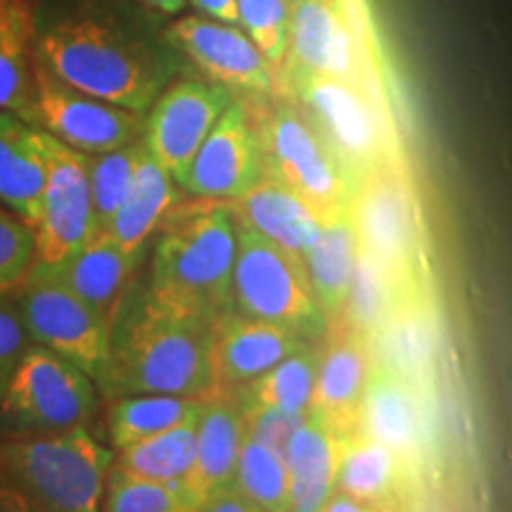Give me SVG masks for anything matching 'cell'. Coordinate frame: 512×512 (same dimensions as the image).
<instances>
[{
	"label": "cell",
	"instance_id": "cell-1",
	"mask_svg": "<svg viewBox=\"0 0 512 512\" xmlns=\"http://www.w3.org/2000/svg\"><path fill=\"white\" fill-rule=\"evenodd\" d=\"M214 313L164 297L150 280L133 278L110 316V339L100 373L102 399L126 394L207 396Z\"/></svg>",
	"mask_w": 512,
	"mask_h": 512
},
{
	"label": "cell",
	"instance_id": "cell-2",
	"mask_svg": "<svg viewBox=\"0 0 512 512\" xmlns=\"http://www.w3.org/2000/svg\"><path fill=\"white\" fill-rule=\"evenodd\" d=\"M34 53L50 72L81 91L147 114L181 72V50L169 31L145 19L83 8L34 29Z\"/></svg>",
	"mask_w": 512,
	"mask_h": 512
},
{
	"label": "cell",
	"instance_id": "cell-3",
	"mask_svg": "<svg viewBox=\"0 0 512 512\" xmlns=\"http://www.w3.org/2000/svg\"><path fill=\"white\" fill-rule=\"evenodd\" d=\"M152 238L147 280L159 294L214 316L230 309L238 252L233 202L178 200Z\"/></svg>",
	"mask_w": 512,
	"mask_h": 512
},
{
	"label": "cell",
	"instance_id": "cell-4",
	"mask_svg": "<svg viewBox=\"0 0 512 512\" xmlns=\"http://www.w3.org/2000/svg\"><path fill=\"white\" fill-rule=\"evenodd\" d=\"M112 463V451L95 441L86 427L0 437V510H100Z\"/></svg>",
	"mask_w": 512,
	"mask_h": 512
},
{
	"label": "cell",
	"instance_id": "cell-5",
	"mask_svg": "<svg viewBox=\"0 0 512 512\" xmlns=\"http://www.w3.org/2000/svg\"><path fill=\"white\" fill-rule=\"evenodd\" d=\"M242 102L259 140L264 176L287 185L325 214L349 211L358 178L311 114L283 91Z\"/></svg>",
	"mask_w": 512,
	"mask_h": 512
},
{
	"label": "cell",
	"instance_id": "cell-6",
	"mask_svg": "<svg viewBox=\"0 0 512 512\" xmlns=\"http://www.w3.org/2000/svg\"><path fill=\"white\" fill-rule=\"evenodd\" d=\"M235 233H238V252H235L230 309L271 320L309 342H320L330 323L318 306L304 256L261 235L238 214H235Z\"/></svg>",
	"mask_w": 512,
	"mask_h": 512
},
{
	"label": "cell",
	"instance_id": "cell-7",
	"mask_svg": "<svg viewBox=\"0 0 512 512\" xmlns=\"http://www.w3.org/2000/svg\"><path fill=\"white\" fill-rule=\"evenodd\" d=\"M302 72L366 86L387 98L363 0H290V41L278 76Z\"/></svg>",
	"mask_w": 512,
	"mask_h": 512
},
{
	"label": "cell",
	"instance_id": "cell-8",
	"mask_svg": "<svg viewBox=\"0 0 512 512\" xmlns=\"http://www.w3.org/2000/svg\"><path fill=\"white\" fill-rule=\"evenodd\" d=\"M278 91L292 95L311 114L356 178L401 166L384 95L351 81L302 72L280 74Z\"/></svg>",
	"mask_w": 512,
	"mask_h": 512
},
{
	"label": "cell",
	"instance_id": "cell-9",
	"mask_svg": "<svg viewBox=\"0 0 512 512\" xmlns=\"http://www.w3.org/2000/svg\"><path fill=\"white\" fill-rule=\"evenodd\" d=\"M98 406L100 389L86 370L31 342L0 399V437L86 427Z\"/></svg>",
	"mask_w": 512,
	"mask_h": 512
},
{
	"label": "cell",
	"instance_id": "cell-10",
	"mask_svg": "<svg viewBox=\"0 0 512 512\" xmlns=\"http://www.w3.org/2000/svg\"><path fill=\"white\" fill-rule=\"evenodd\" d=\"M351 216L363 252L387 268L401 292H422L418 211L401 166L358 178Z\"/></svg>",
	"mask_w": 512,
	"mask_h": 512
},
{
	"label": "cell",
	"instance_id": "cell-11",
	"mask_svg": "<svg viewBox=\"0 0 512 512\" xmlns=\"http://www.w3.org/2000/svg\"><path fill=\"white\" fill-rule=\"evenodd\" d=\"M12 292L31 342L67 358L95 380L107 356L110 320L34 266Z\"/></svg>",
	"mask_w": 512,
	"mask_h": 512
},
{
	"label": "cell",
	"instance_id": "cell-12",
	"mask_svg": "<svg viewBox=\"0 0 512 512\" xmlns=\"http://www.w3.org/2000/svg\"><path fill=\"white\" fill-rule=\"evenodd\" d=\"M36 83V126L46 128L60 143L86 155H100L143 140L145 114L95 98L62 81L38 57Z\"/></svg>",
	"mask_w": 512,
	"mask_h": 512
},
{
	"label": "cell",
	"instance_id": "cell-13",
	"mask_svg": "<svg viewBox=\"0 0 512 512\" xmlns=\"http://www.w3.org/2000/svg\"><path fill=\"white\" fill-rule=\"evenodd\" d=\"M169 38L209 81L235 98H264L278 91V69L240 24L197 12L171 24Z\"/></svg>",
	"mask_w": 512,
	"mask_h": 512
},
{
	"label": "cell",
	"instance_id": "cell-14",
	"mask_svg": "<svg viewBox=\"0 0 512 512\" xmlns=\"http://www.w3.org/2000/svg\"><path fill=\"white\" fill-rule=\"evenodd\" d=\"M235 95L214 81L174 79L145 114L143 143L178 185Z\"/></svg>",
	"mask_w": 512,
	"mask_h": 512
},
{
	"label": "cell",
	"instance_id": "cell-15",
	"mask_svg": "<svg viewBox=\"0 0 512 512\" xmlns=\"http://www.w3.org/2000/svg\"><path fill=\"white\" fill-rule=\"evenodd\" d=\"M36 261L57 264L93 240V197L88 155L48 133V178L43 214L34 228Z\"/></svg>",
	"mask_w": 512,
	"mask_h": 512
},
{
	"label": "cell",
	"instance_id": "cell-16",
	"mask_svg": "<svg viewBox=\"0 0 512 512\" xmlns=\"http://www.w3.org/2000/svg\"><path fill=\"white\" fill-rule=\"evenodd\" d=\"M264 181V159L245 102L235 98L221 114L178 185L190 197L238 202Z\"/></svg>",
	"mask_w": 512,
	"mask_h": 512
},
{
	"label": "cell",
	"instance_id": "cell-17",
	"mask_svg": "<svg viewBox=\"0 0 512 512\" xmlns=\"http://www.w3.org/2000/svg\"><path fill=\"white\" fill-rule=\"evenodd\" d=\"M373 373L370 342L344 318L332 320L320 339V361L309 413L344 437L363 432L368 382Z\"/></svg>",
	"mask_w": 512,
	"mask_h": 512
},
{
	"label": "cell",
	"instance_id": "cell-18",
	"mask_svg": "<svg viewBox=\"0 0 512 512\" xmlns=\"http://www.w3.org/2000/svg\"><path fill=\"white\" fill-rule=\"evenodd\" d=\"M427 399L430 394H422L373 358L363 432L382 441L418 482L434 453Z\"/></svg>",
	"mask_w": 512,
	"mask_h": 512
},
{
	"label": "cell",
	"instance_id": "cell-19",
	"mask_svg": "<svg viewBox=\"0 0 512 512\" xmlns=\"http://www.w3.org/2000/svg\"><path fill=\"white\" fill-rule=\"evenodd\" d=\"M306 344H311L309 339L283 325L223 309L216 313L211 328V370L216 389L233 392Z\"/></svg>",
	"mask_w": 512,
	"mask_h": 512
},
{
	"label": "cell",
	"instance_id": "cell-20",
	"mask_svg": "<svg viewBox=\"0 0 512 512\" xmlns=\"http://www.w3.org/2000/svg\"><path fill=\"white\" fill-rule=\"evenodd\" d=\"M48 178V131L0 110V207L36 228Z\"/></svg>",
	"mask_w": 512,
	"mask_h": 512
},
{
	"label": "cell",
	"instance_id": "cell-21",
	"mask_svg": "<svg viewBox=\"0 0 512 512\" xmlns=\"http://www.w3.org/2000/svg\"><path fill=\"white\" fill-rule=\"evenodd\" d=\"M373 510H408L418 503L420 482L382 441L358 432L347 439L337 486Z\"/></svg>",
	"mask_w": 512,
	"mask_h": 512
},
{
	"label": "cell",
	"instance_id": "cell-22",
	"mask_svg": "<svg viewBox=\"0 0 512 512\" xmlns=\"http://www.w3.org/2000/svg\"><path fill=\"white\" fill-rule=\"evenodd\" d=\"M140 264L143 259L128 254L105 233L93 238L79 252L64 256L57 264H34V268L62 283L95 313L110 320L121 294L138 275Z\"/></svg>",
	"mask_w": 512,
	"mask_h": 512
},
{
	"label": "cell",
	"instance_id": "cell-23",
	"mask_svg": "<svg viewBox=\"0 0 512 512\" xmlns=\"http://www.w3.org/2000/svg\"><path fill=\"white\" fill-rule=\"evenodd\" d=\"M370 349L382 368L413 384L422 394H432L437 347L422 294L399 299L382 328L370 339Z\"/></svg>",
	"mask_w": 512,
	"mask_h": 512
},
{
	"label": "cell",
	"instance_id": "cell-24",
	"mask_svg": "<svg viewBox=\"0 0 512 512\" xmlns=\"http://www.w3.org/2000/svg\"><path fill=\"white\" fill-rule=\"evenodd\" d=\"M242 439H245V418L235 396L221 389L207 394L197 422L195 465L183 479L200 505L216 489L235 482Z\"/></svg>",
	"mask_w": 512,
	"mask_h": 512
},
{
	"label": "cell",
	"instance_id": "cell-25",
	"mask_svg": "<svg viewBox=\"0 0 512 512\" xmlns=\"http://www.w3.org/2000/svg\"><path fill=\"white\" fill-rule=\"evenodd\" d=\"M233 209L261 235L302 256L309 254V249L316 245L325 223L337 219L313 207L309 200H304L287 185L266 176L242 200L233 202Z\"/></svg>",
	"mask_w": 512,
	"mask_h": 512
},
{
	"label": "cell",
	"instance_id": "cell-26",
	"mask_svg": "<svg viewBox=\"0 0 512 512\" xmlns=\"http://www.w3.org/2000/svg\"><path fill=\"white\" fill-rule=\"evenodd\" d=\"M344 434L332 430L323 420L309 418L287 446L285 460L290 470V501L294 512L323 510L328 496L337 486V472L342 463Z\"/></svg>",
	"mask_w": 512,
	"mask_h": 512
},
{
	"label": "cell",
	"instance_id": "cell-27",
	"mask_svg": "<svg viewBox=\"0 0 512 512\" xmlns=\"http://www.w3.org/2000/svg\"><path fill=\"white\" fill-rule=\"evenodd\" d=\"M176 202L178 190L174 176L147 152L143 143L136 178H133L128 197L121 204L117 216H114L107 235L119 247H124L128 254L143 259L147 252V242H150L157 226Z\"/></svg>",
	"mask_w": 512,
	"mask_h": 512
},
{
	"label": "cell",
	"instance_id": "cell-28",
	"mask_svg": "<svg viewBox=\"0 0 512 512\" xmlns=\"http://www.w3.org/2000/svg\"><path fill=\"white\" fill-rule=\"evenodd\" d=\"M358 256H361V240H358L351 209L325 223L316 245L304 256L318 306L328 323L342 316L347 306Z\"/></svg>",
	"mask_w": 512,
	"mask_h": 512
},
{
	"label": "cell",
	"instance_id": "cell-29",
	"mask_svg": "<svg viewBox=\"0 0 512 512\" xmlns=\"http://www.w3.org/2000/svg\"><path fill=\"white\" fill-rule=\"evenodd\" d=\"M320 361V342H311L294 351L280 363H275L264 375L233 389L240 411H259V408H287V411H306L316 387Z\"/></svg>",
	"mask_w": 512,
	"mask_h": 512
},
{
	"label": "cell",
	"instance_id": "cell-30",
	"mask_svg": "<svg viewBox=\"0 0 512 512\" xmlns=\"http://www.w3.org/2000/svg\"><path fill=\"white\" fill-rule=\"evenodd\" d=\"M207 396L126 394L110 399V439L117 448L138 444L202 413Z\"/></svg>",
	"mask_w": 512,
	"mask_h": 512
},
{
	"label": "cell",
	"instance_id": "cell-31",
	"mask_svg": "<svg viewBox=\"0 0 512 512\" xmlns=\"http://www.w3.org/2000/svg\"><path fill=\"white\" fill-rule=\"evenodd\" d=\"M100 510L107 512H195L200 501L178 479H155L114 463L107 472Z\"/></svg>",
	"mask_w": 512,
	"mask_h": 512
},
{
	"label": "cell",
	"instance_id": "cell-32",
	"mask_svg": "<svg viewBox=\"0 0 512 512\" xmlns=\"http://www.w3.org/2000/svg\"><path fill=\"white\" fill-rule=\"evenodd\" d=\"M197 422H200V415L171 427V430L159 432L155 437L138 441V444L119 448L114 463L145 477L183 482L195 465Z\"/></svg>",
	"mask_w": 512,
	"mask_h": 512
},
{
	"label": "cell",
	"instance_id": "cell-33",
	"mask_svg": "<svg viewBox=\"0 0 512 512\" xmlns=\"http://www.w3.org/2000/svg\"><path fill=\"white\" fill-rule=\"evenodd\" d=\"M403 297H411V294L401 292V287L396 285V280L387 273V268L361 249L347 306H344L342 316L339 318H344L349 325H354V328L370 342L375 332L382 328L384 320L389 318V313L394 311V306L399 304V299Z\"/></svg>",
	"mask_w": 512,
	"mask_h": 512
},
{
	"label": "cell",
	"instance_id": "cell-34",
	"mask_svg": "<svg viewBox=\"0 0 512 512\" xmlns=\"http://www.w3.org/2000/svg\"><path fill=\"white\" fill-rule=\"evenodd\" d=\"M235 484L256 512H290V470L285 456L252 437L242 439Z\"/></svg>",
	"mask_w": 512,
	"mask_h": 512
},
{
	"label": "cell",
	"instance_id": "cell-35",
	"mask_svg": "<svg viewBox=\"0 0 512 512\" xmlns=\"http://www.w3.org/2000/svg\"><path fill=\"white\" fill-rule=\"evenodd\" d=\"M143 152V140L119 150L88 155V178H91L93 197V238L110 230L114 216L128 197L133 178H136L138 159Z\"/></svg>",
	"mask_w": 512,
	"mask_h": 512
},
{
	"label": "cell",
	"instance_id": "cell-36",
	"mask_svg": "<svg viewBox=\"0 0 512 512\" xmlns=\"http://www.w3.org/2000/svg\"><path fill=\"white\" fill-rule=\"evenodd\" d=\"M31 19L0 38V110L36 124V55L31 53Z\"/></svg>",
	"mask_w": 512,
	"mask_h": 512
},
{
	"label": "cell",
	"instance_id": "cell-37",
	"mask_svg": "<svg viewBox=\"0 0 512 512\" xmlns=\"http://www.w3.org/2000/svg\"><path fill=\"white\" fill-rule=\"evenodd\" d=\"M240 27L280 72L290 41V0H235Z\"/></svg>",
	"mask_w": 512,
	"mask_h": 512
},
{
	"label": "cell",
	"instance_id": "cell-38",
	"mask_svg": "<svg viewBox=\"0 0 512 512\" xmlns=\"http://www.w3.org/2000/svg\"><path fill=\"white\" fill-rule=\"evenodd\" d=\"M36 261L34 228L0 207V292L12 290L27 278Z\"/></svg>",
	"mask_w": 512,
	"mask_h": 512
},
{
	"label": "cell",
	"instance_id": "cell-39",
	"mask_svg": "<svg viewBox=\"0 0 512 512\" xmlns=\"http://www.w3.org/2000/svg\"><path fill=\"white\" fill-rule=\"evenodd\" d=\"M29 344L31 339L22 323V316H19L15 292H0V399H3Z\"/></svg>",
	"mask_w": 512,
	"mask_h": 512
},
{
	"label": "cell",
	"instance_id": "cell-40",
	"mask_svg": "<svg viewBox=\"0 0 512 512\" xmlns=\"http://www.w3.org/2000/svg\"><path fill=\"white\" fill-rule=\"evenodd\" d=\"M245 418V434L261 444L271 446L280 456H285L287 446L294 437V432L304 425L309 418L306 411H287V408H259V411L242 413Z\"/></svg>",
	"mask_w": 512,
	"mask_h": 512
},
{
	"label": "cell",
	"instance_id": "cell-41",
	"mask_svg": "<svg viewBox=\"0 0 512 512\" xmlns=\"http://www.w3.org/2000/svg\"><path fill=\"white\" fill-rule=\"evenodd\" d=\"M200 510H209V512H256L254 503L242 494L238 489V484H226L221 489H216L214 494H209L204 498Z\"/></svg>",
	"mask_w": 512,
	"mask_h": 512
},
{
	"label": "cell",
	"instance_id": "cell-42",
	"mask_svg": "<svg viewBox=\"0 0 512 512\" xmlns=\"http://www.w3.org/2000/svg\"><path fill=\"white\" fill-rule=\"evenodd\" d=\"M190 5L200 12V15L223 19V22L230 24H240L238 3H235V0H190Z\"/></svg>",
	"mask_w": 512,
	"mask_h": 512
},
{
	"label": "cell",
	"instance_id": "cell-43",
	"mask_svg": "<svg viewBox=\"0 0 512 512\" xmlns=\"http://www.w3.org/2000/svg\"><path fill=\"white\" fill-rule=\"evenodd\" d=\"M27 19H29L27 10L19 8V5L12 3V0H0V38L10 34L12 29L19 27L22 22H27Z\"/></svg>",
	"mask_w": 512,
	"mask_h": 512
},
{
	"label": "cell",
	"instance_id": "cell-44",
	"mask_svg": "<svg viewBox=\"0 0 512 512\" xmlns=\"http://www.w3.org/2000/svg\"><path fill=\"white\" fill-rule=\"evenodd\" d=\"M323 512H368V508L358 498L347 494V491L335 489L328 496V501H325Z\"/></svg>",
	"mask_w": 512,
	"mask_h": 512
},
{
	"label": "cell",
	"instance_id": "cell-45",
	"mask_svg": "<svg viewBox=\"0 0 512 512\" xmlns=\"http://www.w3.org/2000/svg\"><path fill=\"white\" fill-rule=\"evenodd\" d=\"M138 3H143L152 10L164 12V15H176V12H181L185 8L188 0H138Z\"/></svg>",
	"mask_w": 512,
	"mask_h": 512
}]
</instances>
